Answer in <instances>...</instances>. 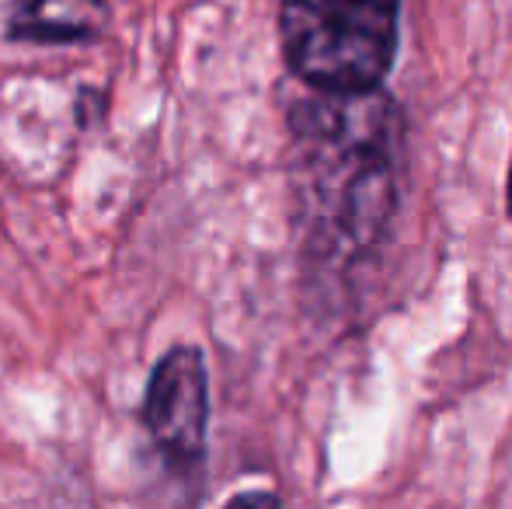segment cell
Segmentation results:
<instances>
[{
  "label": "cell",
  "instance_id": "5",
  "mask_svg": "<svg viewBox=\"0 0 512 509\" xmlns=\"http://www.w3.org/2000/svg\"><path fill=\"white\" fill-rule=\"evenodd\" d=\"M220 509H283V499L269 489H244L230 496Z\"/></svg>",
  "mask_w": 512,
  "mask_h": 509
},
{
  "label": "cell",
  "instance_id": "3",
  "mask_svg": "<svg viewBox=\"0 0 512 509\" xmlns=\"http://www.w3.org/2000/svg\"><path fill=\"white\" fill-rule=\"evenodd\" d=\"M140 419L164 464L182 478H199L209 454V370L203 349L182 342L154 363Z\"/></svg>",
  "mask_w": 512,
  "mask_h": 509
},
{
  "label": "cell",
  "instance_id": "4",
  "mask_svg": "<svg viewBox=\"0 0 512 509\" xmlns=\"http://www.w3.org/2000/svg\"><path fill=\"white\" fill-rule=\"evenodd\" d=\"M108 0H11L7 39L25 46H91L108 32Z\"/></svg>",
  "mask_w": 512,
  "mask_h": 509
},
{
  "label": "cell",
  "instance_id": "2",
  "mask_svg": "<svg viewBox=\"0 0 512 509\" xmlns=\"http://www.w3.org/2000/svg\"><path fill=\"white\" fill-rule=\"evenodd\" d=\"M401 0H279V46L307 91L359 95L398 60Z\"/></svg>",
  "mask_w": 512,
  "mask_h": 509
},
{
  "label": "cell",
  "instance_id": "6",
  "mask_svg": "<svg viewBox=\"0 0 512 509\" xmlns=\"http://www.w3.org/2000/svg\"><path fill=\"white\" fill-rule=\"evenodd\" d=\"M506 213L512 220V161H509V178H506Z\"/></svg>",
  "mask_w": 512,
  "mask_h": 509
},
{
  "label": "cell",
  "instance_id": "1",
  "mask_svg": "<svg viewBox=\"0 0 512 509\" xmlns=\"http://www.w3.org/2000/svg\"><path fill=\"white\" fill-rule=\"evenodd\" d=\"M293 175L307 213V252L356 265L387 238L401 206L405 119L387 88L310 91L290 109Z\"/></svg>",
  "mask_w": 512,
  "mask_h": 509
}]
</instances>
